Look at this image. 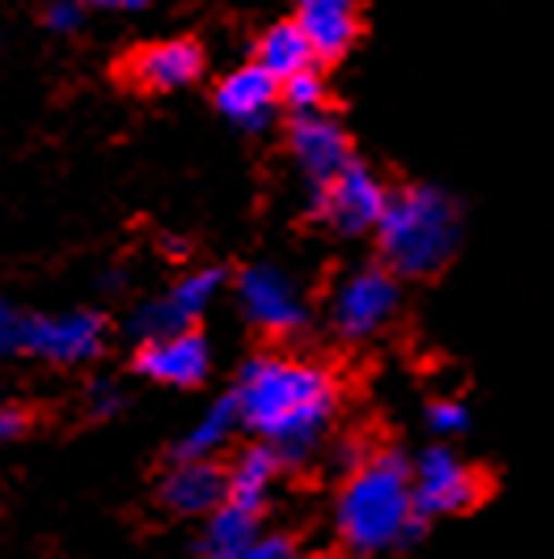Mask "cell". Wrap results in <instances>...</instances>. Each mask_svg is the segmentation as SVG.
<instances>
[{"label":"cell","instance_id":"cell-14","mask_svg":"<svg viewBox=\"0 0 554 559\" xmlns=\"http://www.w3.org/2000/svg\"><path fill=\"white\" fill-rule=\"evenodd\" d=\"M297 26L317 60H339L360 31L356 0H297Z\"/></svg>","mask_w":554,"mask_h":559},{"label":"cell","instance_id":"cell-17","mask_svg":"<svg viewBox=\"0 0 554 559\" xmlns=\"http://www.w3.org/2000/svg\"><path fill=\"white\" fill-rule=\"evenodd\" d=\"M258 538V513L238 509V504H220L212 509L204 538H200V559H242V551Z\"/></svg>","mask_w":554,"mask_h":559},{"label":"cell","instance_id":"cell-16","mask_svg":"<svg viewBox=\"0 0 554 559\" xmlns=\"http://www.w3.org/2000/svg\"><path fill=\"white\" fill-rule=\"evenodd\" d=\"M276 475H279L276 450H272V445H254V450H245V454L233 462V471H225V500L238 504V509L258 513L263 500H267V491H272V484H276Z\"/></svg>","mask_w":554,"mask_h":559},{"label":"cell","instance_id":"cell-22","mask_svg":"<svg viewBox=\"0 0 554 559\" xmlns=\"http://www.w3.org/2000/svg\"><path fill=\"white\" fill-rule=\"evenodd\" d=\"M242 559H301V547L288 534H258L242 551Z\"/></svg>","mask_w":554,"mask_h":559},{"label":"cell","instance_id":"cell-5","mask_svg":"<svg viewBox=\"0 0 554 559\" xmlns=\"http://www.w3.org/2000/svg\"><path fill=\"white\" fill-rule=\"evenodd\" d=\"M398 310V280L389 267H360L339 284L330 322L344 340H369L377 335Z\"/></svg>","mask_w":554,"mask_h":559},{"label":"cell","instance_id":"cell-23","mask_svg":"<svg viewBox=\"0 0 554 559\" xmlns=\"http://www.w3.org/2000/svg\"><path fill=\"white\" fill-rule=\"evenodd\" d=\"M47 26L60 31V35H72V31L81 26V0H56V4L47 9Z\"/></svg>","mask_w":554,"mask_h":559},{"label":"cell","instance_id":"cell-26","mask_svg":"<svg viewBox=\"0 0 554 559\" xmlns=\"http://www.w3.org/2000/svg\"><path fill=\"white\" fill-rule=\"evenodd\" d=\"M98 9H119V13H136L144 4H153V0H94Z\"/></svg>","mask_w":554,"mask_h":559},{"label":"cell","instance_id":"cell-2","mask_svg":"<svg viewBox=\"0 0 554 559\" xmlns=\"http://www.w3.org/2000/svg\"><path fill=\"white\" fill-rule=\"evenodd\" d=\"M335 525L351 556H385L411 543L423 530L411 500V462L394 450L364 457L339 491Z\"/></svg>","mask_w":554,"mask_h":559},{"label":"cell","instance_id":"cell-3","mask_svg":"<svg viewBox=\"0 0 554 559\" xmlns=\"http://www.w3.org/2000/svg\"><path fill=\"white\" fill-rule=\"evenodd\" d=\"M385 267L398 276H432L461 242V212L441 187H402L385 200L377 221Z\"/></svg>","mask_w":554,"mask_h":559},{"label":"cell","instance_id":"cell-27","mask_svg":"<svg viewBox=\"0 0 554 559\" xmlns=\"http://www.w3.org/2000/svg\"><path fill=\"white\" fill-rule=\"evenodd\" d=\"M110 407H119V394L115 390H94V412H110Z\"/></svg>","mask_w":554,"mask_h":559},{"label":"cell","instance_id":"cell-20","mask_svg":"<svg viewBox=\"0 0 554 559\" xmlns=\"http://www.w3.org/2000/svg\"><path fill=\"white\" fill-rule=\"evenodd\" d=\"M279 90H284V98H288V106H292L297 115L322 110V103H326V81H322L313 69L297 72V76H288V81H279Z\"/></svg>","mask_w":554,"mask_h":559},{"label":"cell","instance_id":"cell-7","mask_svg":"<svg viewBox=\"0 0 554 559\" xmlns=\"http://www.w3.org/2000/svg\"><path fill=\"white\" fill-rule=\"evenodd\" d=\"M238 297H242V310L254 326L272 331V335H292L305 326V301L297 293V284L284 276L272 263H258V267H245L238 280Z\"/></svg>","mask_w":554,"mask_h":559},{"label":"cell","instance_id":"cell-24","mask_svg":"<svg viewBox=\"0 0 554 559\" xmlns=\"http://www.w3.org/2000/svg\"><path fill=\"white\" fill-rule=\"evenodd\" d=\"M13 352H22V318L0 301V356H13Z\"/></svg>","mask_w":554,"mask_h":559},{"label":"cell","instance_id":"cell-11","mask_svg":"<svg viewBox=\"0 0 554 559\" xmlns=\"http://www.w3.org/2000/svg\"><path fill=\"white\" fill-rule=\"evenodd\" d=\"M136 369L148 382L195 385L208 378V340L195 331H178L161 340H144L136 352Z\"/></svg>","mask_w":554,"mask_h":559},{"label":"cell","instance_id":"cell-19","mask_svg":"<svg viewBox=\"0 0 554 559\" xmlns=\"http://www.w3.org/2000/svg\"><path fill=\"white\" fill-rule=\"evenodd\" d=\"M233 428H238V407H233V399L212 403L208 412L195 419V428L178 441V457H212L229 437H233Z\"/></svg>","mask_w":554,"mask_h":559},{"label":"cell","instance_id":"cell-13","mask_svg":"<svg viewBox=\"0 0 554 559\" xmlns=\"http://www.w3.org/2000/svg\"><path fill=\"white\" fill-rule=\"evenodd\" d=\"M204 72V51L186 38H170V43H153L132 60V81L144 90L170 94V90H186L191 81H200Z\"/></svg>","mask_w":554,"mask_h":559},{"label":"cell","instance_id":"cell-1","mask_svg":"<svg viewBox=\"0 0 554 559\" xmlns=\"http://www.w3.org/2000/svg\"><path fill=\"white\" fill-rule=\"evenodd\" d=\"M335 382L326 369L284 356H258L242 369L233 394L238 424L254 428L276 457L301 462L317 450L326 424L335 416Z\"/></svg>","mask_w":554,"mask_h":559},{"label":"cell","instance_id":"cell-9","mask_svg":"<svg viewBox=\"0 0 554 559\" xmlns=\"http://www.w3.org/2000/svg\"><path fill=\"white\" fill-rule=\"evenodd\" d=\"M220 272L208 267V272H195V276L178 280L170 293L153 306H144L136 318H132V331L140 340H161V335H178V331H191L195 318L204 314L220 288Z\"/></svg>","mask_w":554,"mask_h":559},{"label":"cell","instance_id":"cell-12","mask_svg":"<svg viewBox=\"0 0 554 559\" xmlns=\"http://www.w3.org/2000/svg\"><path fill=\"white\" fill-rule=\"evenodd\" d=\"M279 103V81L258 64H245V69L229 72L216 90V110L238 123V128H263Z\"/></svg>","mask_w":554,"mask_h":559},{"label":"cell","instance_id":"cell-8","mask_svg":"<svg viewBox=\"0 0 554 559\" xmlns=\"http://www.w3.org/2000/svg\"><path fill=\"white\" fill-rule=\"evenodd\" d=\"M106 322L103 314H60V318H22V352L56 360V365H81L103 352Z\"/></svg>","mask_w":554,"mask_h":559},{"label":"cell","instance_id":"cell-15","mask_svg":"<svg viewBox=\"0 0 554 559\" xmlns=\"http://www.w3.org/2000/svg\"><path fill=\"white\" fill-rule=\"evenodd\" d=\"M161 500L173 513H212L225 504V471L212 457H178L166 484H161Z\"/></svg>","mask_w":554,"mask_h":559},{"label":"cell","instance_id":"cell-10","mask_svg":"<svg viewBox=\"0 0 554 559\" xmlns=\"http://www.w3.org/2000/svg\"><path fill=\"white\" fill-rule=\"evenodd\" d=\"M292 157L313 182V191H322L351 162V144H347L344 123L330 119L326 110L297 115V123H292Z\"/></svg>","mask_w":554,"mask_h":559},{"label":"cell","instance_id":"cell-6","mask_svg":"<svg viewBox=\"0 0 554 559\" xmlns=\"http://www.w3.org/2000/svg\"><path fill=\"white\" fill-rule=\"evenodd\" d=\"M385 200L389 195H385L382 178L360 162H347L344 170L317 191V212L344 234H369L382 221Z\"/></svg>","mask_w":554,"mask_h":559},{"label":"cell","instance_id":"cell-18","mask_svg":"<svg viewBox=\"0 0 554 559\" xmlns=\"http://www.w3.org/2000/svg\"><path fill=\"white\" fill-rule=\"evenodd\" d=\"M258 69H267L276 81H288L297 72L313 69V47L310 38L301 35L297 22H279V26H272L263 35V43H258Z\"/></svg>","mask_w":554,"mask_h":559},{"label":"cell","instance_id":"cell-4","mask_svg":"<svg viewBox=\"0 0 554 559\" xmlns=\"http://www.w3.org/2000/svg\"><path fill=\"white\" fill-rule=\"evenodd\" d=\"M479 496H483L479 475L453 454V450H427L411 466V500H416V513L423 522L427 518L466 513Z\"/></svg>","mask_w":554,"mask_h":559},{"label":"cell","instance_id":"cell-25","mask_svg":"<svg viewBox=\"0 0 554 559\" xmlns=\"http://www.w3.org/2000/svg\"><path fill=\"white\" fill-rule=\"evenodd\" d=\"M26 432V412L17 407H0V441H13Z\"/></svg>","mask_w":554,"mask_h":559},{"label":"cell","instance_id":"cell-21","mask_svg":"<svg viewBox=\"0 0 554 559\" xmlns=\"http://www.w3.org/2000/svg\"><path fill=\"white\" fill-rule=\"evenodd\" d=\"M427 424H432V432H441V437H457V432L470 428V412H466V403L445 399V403H432V407H427Z\"/></svg>","mask_w":554,"mask_h":559}]
</instances>
